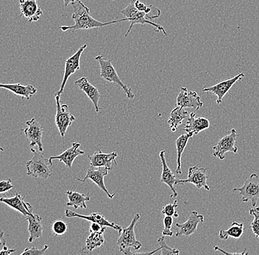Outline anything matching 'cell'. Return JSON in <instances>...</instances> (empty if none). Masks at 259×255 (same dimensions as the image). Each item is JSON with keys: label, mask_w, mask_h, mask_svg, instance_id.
<instances>
[{"label": "cell", "mask_w": 259, "mask_h": 255, "mask_svg": "<svg viewBox=\"0 0 259 255\" xmlns=\"http://www.w3.org/2000/svg\"><path fill=\"white\" fill-rule=\"evenodd\" d=\"M74 14H72V19L74 21V25L62 26L60 27L62 31L68 30H91V29L103 27L105 26L113 25L121 22H127L125 18L119 20L111 21V22H101L97 20L91 16V11L89 7L85 6L82 0L74 2L72 3Z\"/></svg>", "instance_id": "cell-1"}, {"label": "cell", "mask_w": 259, "mask_h": 255, "mask_svg": "<svg viewBox=\"0 0 259 255\" xmlns=\"http://www.w3.org/2000/svg\"><path fill=\"white\" fill-rule=\"evenodd\" d=\"M121 14L124 16V18L127 19V22H131L129 28L127 29L124 37H127L128 34L131 33V29L133 28L134 25H145L146 24L153 26L155 27V30L157 32H163L165 35H167L165 29L163 28V26L158 25V24L154 22L153 19H157L156 17L153 16H150L149 14H146L145 12L139 11L137 8L135 7V0H131V3L127 7L124 8V9L121 10L120 11Z\"/></svg>", "instance_id": "cell-2"}, {"label": "cell", "mask_w": 259, "mask_h": 255, "mask_svg": "<svg viewBox=\"0 0 259 255\" xmlns=\"http://www.w3.org/2000/svg\"><path fill=\"white\" fill-rule=\"evenodd\" d=\"M139 219H140V215L136 214L128 227L122 229L120 236L118 239L117 244L119 247V250L124 254H136L137 251L142 247L141 242L137 240L135 231H134L136 224L139 222Z\"/></svg>", "instance_id": "cell-3"}, {"label": "cell", "mask_w": 259, "mask_h": 255, "mask_svg": "<svg viewBox=\"0 0 259 255\" xmlns=\"http://www.w3.org/2000/svg\"><path fill=\"white\" fill-rule=\"evenodd\" d=\"M30 150L33 153V157L26 164L27 175L32 176L35 178L47 180L51 176L50 166H53V164L50 162L49 159L43 156L39 150L37 151L32 148Z\"/></svg>", "instance_id": "cell-4"}, {"label": "cell", "mask_w": 259, "mask_h": 255, "mask_svg": "<svg viewBox=\"0 0 259 255\" xmlns=\"http://www.w3.org/2000/svg\"><path fill=\"white\" fill-rule=\"evenodd\" d=\"M95 60L99 63L100 66V77L108 82H113L116 85H119L122 88L127 97L133 99L135 97V95L131 91V88L127 85L121 81V79L118 75L114 66H113L111 60L106 59L102 56H97Z\"/></svg>", "instance_id": "cell-5"}, {"label": "cell", "mask_w": 259, "mask_h": 255, "mask_svg": "<svg viewBox=\"0 0 259 255\" xmlns=\"http://www.w3.org/2000/svg\"><path fill=\"white\" fill-rule=\"evenodd\" d=\"M233 192H239L242 202L250 201L252 207L256 206L259 198V177L252 174L240 188H234Z\"/></svg>", "instance_id": "cell-6"}, {"label": "cell", "mask_w": 259, "mask_h": 255, "mask_svg": "<svg viewBox=\"0 0 259 255\" xmlns=\"http://www.w3.org/2000/svg\"><path fill=\"white\" fill-rule=\"evenodd\" d=\"M61 95L56 93L55 96L56 103V124L59 130L61 136L64 138L66 130L75 120V117L69 112L67 105L61 104Z\"/></svg>", "instance_id": "cell-7"}, {"label": "cell", "mask_w": 259, "mask_h": 255, "mask_svg": "<svg viewBox=\"0 0 259 255\" xmlns=\"http://www.w3.org/2000/svg\"><path fill=\"white\" fill-rule=\"evenodd\" d=\"M236 138H237V132L235 129H232L229 133L223 137L217 144L213 146L212 156L223 161L226 158L225 155L226 152L236 154L238 152V147L236 144Z\"/></svg>", "instance_id": "cell-8"}, {"label": "cell", "mask_w": 259, "mask_h": 255, "mask_svg": "<svg viewBox=\"0 0 259 255\" xmlns=\"http://www.w3.org/2000/svg\"><path fill=\"white\" fill-rule=\"evenodd\" d=\"M207 169L198 166H192L189 169L187 179L184 180H177L176 185H184L185 183H192L197 188H204L205 190H210V187L207 184Z\"/></svg>", "instance_id": "cell-9"}, {"label": "cell", "mask_w": 259, "mask_h": 255, "mask_svg": "<svg viewBox=\"0 0 259 255\" xmlns=\"http://www.w3.org/2000/svg\"><path fill=\"white\" fill-rule=\"evenodd\" d=\"M87 46H87V44H85V43L82 45L73 56L67 58V59L65 61L64 78H63L62 83H61L59 91L57 92L58 94L61 95V93H64L65 86H66V82H67L69 77L80 69V63L81 56H82L84 50L87 49Z\"/></svg>", "instance_id": "cell-10"}, {"label": "cell", "mask_w": 259, "mask_h": 255, "mask_svg": "<svg viewBox=\"0 0 259 255\" xmlns=\"http://www.w3.org/2000/svg\"><path fill=\"white\" fill-rule=\"evenodd\" d=\"M244 76L245 75L244 73H239L232 77V78L223 80V81L215 84V85L208 87V88H203L202 91L203 92H210V93L216 95L217 97H218L216 103L218 105L221 104L223 98L230 91L231 88L234 86V84L239 80H242Z\"/></svg>", "instance_id": "cell-11"}, {"label": "cell", "mask_w": 259, "mask_h": 255, "mask_svg": "<svg viewBox=\"0 0 259 255\" xmlns=\"http://www.w3.org/2000/svg\"><path fill=\"white\" fill-rule=\"evenodd\" d=\"M27 128L24 129V135L27 139L30 140V147L38 146V150L42 152L44 151L43 143H42V136H43V128L41 125L35 118H32L30 120L26 122Z\"/></svg>", "instance_id": "cell-12"}, {"label": "cell", "mask_w": 259, "mask_h": 255, "mask_svg": "<svg viewBox=\"0 0 259 255\" xmlns=\"http://www.w3.org/2000/svg\"><path fill=\"white\" fill-rule=\"evenodd\" d=\"M108 172H109V170L105 169V168L91 166L87 171V175L84 177V179L77 178V180L82 182H85L87 180H92V182L96 184L100 189L103 190L106 193L108 198H113L116 193L111 194L109 191L107 190L105 185L104 177L108 175Z\"/></svg>", "instance_id": "cell-13"}, {"label": "cell", "mask_w": 259, "mask_h": 255, "mask_svg": "<svg viewBox=\"0 0 259 255\" xmlns=\"http://www.w3.org/2000/svg\"><path fill=\"white\" fill-rule=\"evenodd\" d=\"M177 106L194 108V112H197L203 106V103L197 92L189 91L186 87H182L177 96Z\"/></svg>", "instance_id": "cell-14"}, {"label": "cell", "mask_w": 259, "mask_h": 255, "mask_svg": "<svg viewBox=\"0 0 259 255\" xmlns=\"http://www.w3.org/2000/svg\"><path fill=\"white\" fill-rule=\"evenodd\" d=\"M204 222V216L199 214L196 211H192L189 215V219L184 224L177 223L176 224L178 228V232H176V237L180 238L181 236L189 237L193 235L197 232V227L200 223Z\"/></svg>", "instance_id": "cell-15"}, {"label": "cell", "mask_w": 259, "mask_h": 255, "mask_svg": "<svg viewBox=\"0 0 259 255\" xmlns=\"http://www.w3.org/2000/svg\"><path fill=\"white\" fill-rule=\"evenodd\" d=\"M21 14L28 22H38L43 15L38 0H19Z\"/></svg>", "instance_id": "cell-16"}, {"label": "cell", "mask_w": 259, "mask_h": 255, "mask_svg": "<svg viewBox=\"0 0 259 255\" xmlns=\"http://www.w3.org/2000/svg\"><path fill=\"white\" fill-rule=\"evenodd\" d=\"M96 151L92 156H88L89 161H90L91 166L94 167H103L108 170H112L111 164L114 162V164L117 165L116 163V158L118 154L116 151H113L111 153H103L101 150L96 148Z\"/></svg>", "instance_id": "cell-17"}, {"label": "cell", "mask_w": 259, "mask_h": 255, "mask_svg": "<svg viewBox=\"0 0 259 255\" xmlns=\"http://www.w3.org/2000/svg\"><path fill=\"white\" fill-rule=\"evenodd\" d=\"M65 215H66L67 218H80V219H85V220L88 221V222L98 223V224L103 226V227H111V228L117 231L119 234H120L121 231H122L121 226L115 224L114 222H108L105 219V216L103 214H100V213H94V214L89 215V216H83V215L77 214V213L70 211V210H66Z\"/></svg>", "instance_id": "cell-18"}, {"label": "cell", "mask_w": 259, "mask_h": 255, "mask_svg": "<svg viewBox=\"0 0 259 255\" xmlns=\"http://www.w3.org/2000/svg\"><path fill=\"white\" fill-rule=\"evenodd\" d=\"M0 202L4 203L6 206L20 213L24 217L33 214L31 205L24 201V197L22 196L20 193H16L15 196L11 198L1 197Z\"/></svg>", "instance_id": "cell-19"}, {"label": "cell", "mask_w": 259, "mask_h": 255, "mask_svg": "<svg viewBox=\"0 0 259 255\" xmlns=\"http://www.w3.org/2000/svg\"><path fill=\"white\" fill-rule=\"evenodd\" d=\"M210 127V122L207 118L196 117V112L190 114L187 122L184 125V131L194 136L200 132L208 130Z\"/></svg>", "instance_id": "cell-20"}, {"label": "cell", "mask_w": 259, "mask_h": 255, "mask_svg": "<svg viewBox=\"0 0 259 255\" xmlns=\"http://www.w3.org/2000/svg\"><path fill=\"white\" fill-rule=\"evenodd\" d=\"M74 84L78 87L79 89L83 91L91 101L93 103L95 110H96V113L98 114L100 112V110L102 109V108L99 106V100H100V96H101L99 90L97 89L96 87L91 84L89 82L88 78L85 77H81V78L76 80Z\"/></svg>", "instance_id": "cell-21"}, {"label": "cell", "mask_w": 259, "mask_h": 255, "mask_svg": "<svg viewBox=\"0 0 259 255\" xmlns=\"http://www.w3.org/2000/svg\"><path fill=\"white\" fill-rule=\"evenodd\" d=\"M80 143L78 141L74 142L72 143V146L70 148L66 149L64 152L61 153L59 156H52L49 158L50 162L53 164V161L54 160H59L61 162L64 163L66 167L69 169H72V164L77 157L82 156L85 154V151L80 149Z\"/></svg>", "instance_id": "cell-22"}, {"label": "cell", "mask_w": 259, "mask_h": 255, "mask_svg": "<svg viewBox=\"0 0 259 255\" xmlns=\"http://www.w3.org/2000/svg\"><path fill=\"white\" fill-rule=\"evenodd\" d=\"M159 156L160 158H161L162 166L161 182L167 185L171 191H172V194L170 196V198H173L177 197L178 192L177 190H176L175 186L176 185V181H177L178 179H176V175H175L172 171L171 170V169H170L167 164H166L164 150H162V151H160Z\"/></svg>", "instance_id": "cell-23"}, {"label": "cell", "mask_w": 259, "mask_h": 255, "mask_svg": "<svg viewBox=\"0 0 259 255\" xmlns=\"http://www.w3.org/2000/svg\"><path fill=\"white\" fill-rule=\"evenodd\" d=\"M0 88L7 89L14 94L27 99H30L37 92L36 88L30 84L24 85L22 83H0Z\"/></svg>", "instance_id": "cell-24"}, {"label": "cell", "mask_w": 259, "mask_h": 255, "mask_svg": "<svg viewBox=\"0 0 259 255\" xmlns=\"http://www.w3.org/2000/svg\"><path fill=\"white\" fill-rule=\"evenodd\" d=\"M107 227H104L103 230L98 232H90V235L87 239L85 246L80 250V254H90L95 248H100L104 243V232Z\"/></svg>", "instance_id": "cell-25"}, {"label": "cell", "mask_w": 259, "mask_h": 255, "mask_svg": "<svg viewBox=\"0 0 259 255\" xmlns=\"http://www.w3.org/2000/svg\"><path fill=\"white\" fill-rule=\"evenodd\" d=\"M28 221V232L30 233L28 241L32 243L36 239L41 238L43 235V226L41 218L38 215L32 214L26 217Z\"/></svg>", "instance_id": "cell-26"}, {"label": "cell", "mask_w": 259, "mask_h": 255, "mask_svg": "<svg viewBox=\"0 0 259 255\" xmlns=\"http://www.w3.org/2000/svg\"><path fill=\"white\" fill-rule=\"evenodd\" d=\"M190 116L188 111H186L184 108L181 106H177L171 111L167 123L169 124L171 132H176L177 130L178 126L183 123L184 119H188Z\"/></svg>", "instance_id": "cell-27"}, {"label": "cell", "mask_w": 259, "mask_h": 255, "mask_svg": "<svg viewBox=\"0 0 259 255\" xmlns=\"http://www.w3.org/2000/svg\"><path fill=\"white\" fill-rule=\"evenodd\" d=\"M67 197L69 198V201L66 203V206L69 207H74L75 209L77 208H82V209H87L88 207L87 206V201H90V196L89 194L85 195L83 193H78V192L72 191V190H67L66 192Z\"/></svg>", "instance_id": "cell-28"}, {"label": "cell", "mask_w": 259, "mask_h": 255, "mask_svg": "<svg viewBox=\"0 0 259 255\" xmlns=\"http://www.w3.org/2000/svg\"><path fill=\"white\" fill-rule=\"evenodd\" d=\"M244 224L242 223L233 222L228 230H220L219 232V238L221 240H228L229 238L239 239L244 233Z\"/></svg>", "instance_id": "cell-29"}, {"label": "cell", "mask_w": 259, "mask_h": 255, "mask_svg": "<svg viewBox=\"0 0 259 255\" xmlns=\"http://www.w3.org/2000/svg\"><path fill=\"white\" fill-rule=\"evenodd\" d=\"M192 135L190 134L185 133L178 137L176 140V148H177V169L176 170V173L178 174H182L181 170V158H182L183 152L185 150L186 146H187L188 141L189 139L192 138Z\"/></svg>", "instance_id": "cell-30"}, {"label": "cell", "mask_w": 259, "mask_h": 255, "mask_svg": "<svg viewBox=\"0 0 259 255\" xmlns=\"http://www.w3.org/2000/svg\"><path fill=\"white\" fill-rule=\"evenodd\" d=\"M250 215L253 217L250 225V229L259 240V207H252L250 210Z\"/></svg>", "instance_id": "cell-31"}, {"label": "cell", "mask_w": 259, "mask_h": 255, "mask_svg": "<svg viewBox=\"0 0 259 255\" xmlns=\"http://www.w3.org/2000/svg\"><path fill=\"white\" fill-rule=\"evenodd\" d=\"M68 224L61 219L55 221L52 224V231L57 236H63L67 232Z\"/></svg>", "instance_id": "cell-32"}, {"label": "cell", "mask_w": 259, "mask_h": 255, "mask_svg": "<svg viewBox=\"0 0 259 255\" xmlns=\"http://www.w3.org/2000/svg\"><path fill=\"white\" fill-rule=\"evenodd\" d=\"M158 243L159 244L160 248H161L162 255H178L180 254V251L178 248H171L166 245L165 236L163 235L158 239Z\"/></svg>", "instance_id": "cell-33"}, {"label": "cell", "mask_w": 259, "mask_h": 255, "mask_svg": "<svg viewBox=\"0 0 259 255\" xmlns=\"http://www.w3.org/2000/svg\"><path fill=\"white\" fill-rule=\"evenodd\" d=\"M178 207L177 200H175L174 202L171 204L166 205V206L163 207L162 208V214L165 215V216H171V217L178 218L179 216L177 211H176V208Z\"/></svg>", "instance_id": "cell-34"}, {"label": "cell", "mask_w": 259, "mask_h": 255, "mask_svg": "<svg viewBox=\"0 0 259 255\" xmlns=\"http://www.w3.org/2000/svg\"><path fill=\"white\" fill-rule=\"evenodd\" d=\"M173 224V219L171 216H166L163 219V225H164V229L162 232V235L163 236H173V232L171 231V226Z\"/></svg>", "instance_id": "cell-35"}, {"label": "cell", "mask_w": 259, "mask_h": 255, "mask_svg": "<svg viewBox=\"0 0 259 255\" xmlns=\"http://www.w3.org/2000/svg\"><path fill=\"white\" fill-rule=\"evenodd\" d=\"M49 246L48 245H45L43 248L41 249H38V248H35V247H31V248H24L23 252L22 253V255L27 254V255H42L45 254V251L48 249Z\"/></svg>", "instance_id": "cell-36"}, {"label": "cell", "mask_w": 259, "mask_h": 255, "mask_svg": "<svg viewBox=\"0 0 259 255\" xmlns=\"http://www.w3.org/2000/svg\"><path fill=\"white\" fill-rule=\"evenodd\" d=\"M13 188H14V185L12 184L11 179L0 181V193H6L12 189Z\"/></svg>", "instance_id": "cell-37"}, {"label": "cell", "mask_w": 259, "mask_h": 255, "mask_svg": "<svg viewBox=\"0 0 259 255\" xmlns=\"http://www.w3.org/2000/svg\"><path fill=\"white\" fill-rule=\"evenodd\" d=\"M135 7L137 8L139 11L145 12L146 14H149L152 11L153 6H146L145 3H142L140 0H135Z\"/></svg>", "instance_id": "cell-38"}, {"label": "cell", "mask_w": 259, "mask_h": 255, "mask_svg": "<svg viewBox=\"0 0 259 255\" xmlns=\"http://www.w3.org/2000/svg\"><path fill=\"white\" fill-rule=\"evenodd\" d=\"M103 227H103V226L100 225V224H98V223L91 222L89 231H90V232H98V231L103 230Z\"/></svg>", "instance_id": "cell-39"}, {"label": "cell", "mask_w": 259, "mask_h": 255, "mask_svg": "<svg viewBox=\"0 0 259 255\" xmlns=\"http://www.w3.org/2000/svg\"><path fill=\"white\" fill-rule=\"evenodd\" d=\"M213 248H214L215 251H220V252H222L223 253V254H248V252H247V251H246V248H244V251H242V252H227V251H224V250L221 249V248H220V247L218 246H214L213 247Z\"/></svg>", "instance_id": "cell-40"}, {"label": "cell", "mask_w": 259, "mask_h": 255, "mask_svg": "<svg viewBox=\"0 0 259 255\" xmlns=\"http://www.w3.org/2000/svg\"><path fill=\"white\" fill-rule=\"evenodd\" d=\"M15 251L16 248H9L6 246L3 247V249L0 251V255H10Z\"/></svg>", "instance_id": "cell-41"}, {"label": "cell", "mask_w": 259, "mask_h": 255, "mask_svg": "<svg viewBox=\"0 0 259 255\" xmlns=\"http://www.w3.org/2000/svg\"><path fill=\"white\" fill-rule=\"evenodd\" d=\"M6 240L4 238V232H0V251L3 249V247L6 246Z\"/></svg>", "instance_id": "cell-42"}, {"label": "cell", "mask_w": 259, "mask_h": 255, "mask_svg": "<svg viewBox=\"0 0 259 255\" xmlns=\"http://www.w3.org/2000/svg\"><path fill=\"white\" fill-rule=\"evenodd\" d=\"M78 1V0H64L65 7H67L69 4H72L74 2Z\"/></svg>", "instance_id": "cell-43"}, {"label": "cell", "mask_w": 259, "mask_h": 255, "mask_svg": "<svg viewBox=\"0 0 259 255\" xmlns=\"http://www.w3.org/2000/svg\"><path fill=\"white\" fill-rule=\"evenodd\" d=\"M0 151H4V149H3V147H2V146H0Z\"/></svg>", "instance_id": "cell-44"}]
</instances>
